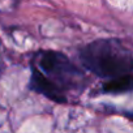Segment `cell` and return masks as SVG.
Here are the masks:
<instances>
[{"label":"cell","mask_w":133,"mask_h":133,"mask_svg":"<svg viewBox=\"0 0 133 133\" xmlns=\"http://www.w3.org/2000/svg\"><path fill=\"white\" fill-rule=\"evenodd\" d=\"M82 78V73L60 52L39 51L31 61L30 89L57 103L66 102L65 91L80 85Z\"/></svg>","instance_id":"6da1fadb"},{"label":"cell","mask_w":133,"mask_h":133,"mask_svg":"<svg viewBox=\"0 0 133 133\" xmlns=\"http://www.w3.org/2000/svg\"><path fill=\"white\" fill-rule=\"evenodd\" d=\"M89 71L99 77L115 78L133 72V51L117 39H98L80 52Z\"/></svg>","instance_id":"7a4b0ae2"},{"label":"cell","mask_w":133,"mask_h":133,"mask_svg":"<svg viewBox=\"0 0 133 133\" xmlns=\"http://www.w3.org/2000/svg\"><path fill=\"white\" fill-rule=\"evenodd\" d=\"M133 90V73L111 78L102 85V93L104 94H120Z\"/></svg>","instance_id":"3957f363"}]
</instances>
